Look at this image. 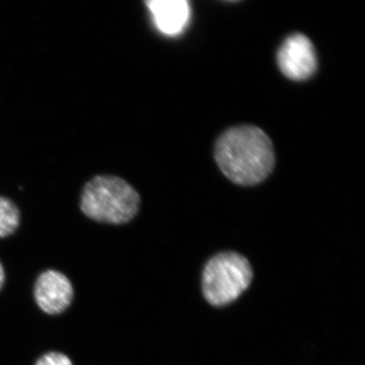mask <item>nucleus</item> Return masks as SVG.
Here are the masks:
<instances>
[{"instance_id":"1","label":"nucleus","mask_w":365,"mask_h":365,"mask_svg":"<svg viewBox=\"0 0 365 365\" xmlns=\"http://www.w3.org/2000/svg\"><path fill=\"white\" fill-rule=\"evenodd\" d=\"M215 157L223 175L242 186L263 182L275 165L272 141L262 129L251 125L225 131L215 144Z\"/></svg>"},{"instance_id":"2","label":"nucleus","mask_w":365,"mask_h":365,"mask_svg":"<svg viewBox=\"0 0 365 365\" xmlns=\"http://www.w3.org/2000/svg\"><path fill=\"white\" fill-rule=\"evenodd\" d=\"M140 207V196L122 178L101 175L86 182L81 192V209L95 222L124 225Z\"/></svg>"},{"instance_id":"3","label":"nucleus","mask_w":365,"mask_h":365,"mask_svg":"<svg viewBox=\"0 0 365 365\" xmlns=\"http://www.w3.org/2000/svg\"><path fill=\"white\" fill-rule=\"evenodd\" d=\"M253 271L247 258L223 252L207 262L203 271V294L209 304L222 307L237 299L250 287Z\"/></svg>"},{"instance_id":"4","label":"nucleus","mask_w":365,"mask_h":365,"mask_svg":"<svg viewBox=\"0 0 365 365\" xmlns=\"http://www.w3.org/2000/svg\"><path fill=\"white\" fill-rule=\"evenodd\" d=\"M277 62L281 72L295 81L311 78L318 66L313 43L302 34L289 36L283 42L278 51Z\"/></svg>"},{"instance_id":"5","label":"nucleus","mask_w":365,"mask_h":365,"mask_svg":"<svg viewBox=\"0 0 365 365\" xmlns=\"http://www.w3.org/2000/svg\"><path fill=\"white\" fill-rule=\"evenodd\" d=\"M35 299L43 312L57 314L66 311L73 299V287L64 274L48 270L36 282Z\"/></svg>"},{"instance_id":"6","label":"nucleus","mask_w":365,"mask_h":365,"mask_svg":"<svg viewBox=\"0 0 365 365\" xmlns=\"http://www.w3.org/2000/svg\"><path fill=\"white\" fill-rule=\"evenodd\" d=\"M158 32L169 37L181 35L191 20L190 0H145Z\"/></svg>"},{"instance_id":"7","label":"nucleus","mask_w":365,"mask_h":365,"mask_svg":"<svg viewBox=\"0 0 365 365\" xmlns=\"http://www.w3.org/2000/svg\"><path fill=\"white\" fill-rule=\"evenodd\" d=\"M21 222L18 206L11 199L0 196V237L13 235Z\"/></svg>"},{"instance_id":"8","label":"nucleus","mask_w":365,"mask_h":365,"mask_svg":"<svg viewBox=\"0 0 365 365\" xmlns=\"http://www.w3.org/2000/svg\"><path fill=\"white\" fill-rule=\"evenodd\" d=\"M36 365H73L71 360L59 352H50L43 355Z\"/></svg>"},{"instance_id":"9","label":"nucleus","mask_w":365,"mask_h":365,"mask_svg":"<svg viewBox=\"0 0 365 365\" xmlns=\"http://www.w3.org/2000/svg\"><path fill=\"white\" fill-rule=\"evenodd\" d=\"M4 279H6V274H4V267H2L1 263H0V289H1L2 285H4Z\"/></svg>"}]
</instances>
